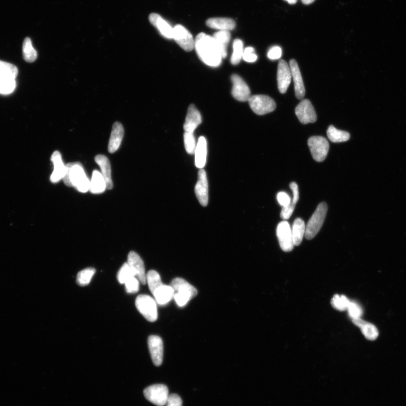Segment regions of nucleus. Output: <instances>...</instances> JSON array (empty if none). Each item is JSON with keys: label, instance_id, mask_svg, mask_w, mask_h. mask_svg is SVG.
I'll return each mask as SVG.
<instances>
[{"label": "nucleus", "instance_id": "34", "mask_svg": "<svg viewBox=\"0 0 406 406\" xmlns=\"http://www.w3.org/2000/svg\"><path fill=\"white\" fill-rule=\"evenodd\" d=\"M243 43L240 39H236L233 43V53L231 58V63L233 65L239 64L241 59H243L244 53Z\"/></svg>", "mask_w": 406, "mask_h": 406}, {"label": "nucleus", "instance_id": "47", "mask_svg": "<svg viewBox=\"0 0 406 406\" xmlns=\"http://www.w3.org/2000/svg\"><path fill=\"white\" fill-rule=\"evenodd\" d=\"M290 187L293 192V195H294L292 202L294 204H296L299 199V188H298V185L294 182L290 183Z\"/></svg>", "mask_w": 406, "mask_h": 406}, {"label": "nucleus", "instance_id": "44", "mask_svg": "<svg viewBox=\"0 0 406 406\" xmlns=\"http://www.w3.org/2000/svg\"><path fill=\"white\" fill-rule=\"evenodd\" d=\"M295 205L296 204H294L291 202L289 206L283 207L280 213L281 218L284 220L289 219L291 217L293 212L294 211Z\"/></svg>", "mask_w": 406, "mask_h": 406}, {"label": "nucleus", "instance_id": "9", "mask_svg": "<svg viewBox=\"0 0 406 406\" xmlns=\"http://www.w3.org/2000/svg\"><path fill=\"white\" fill-rule=\"evenodd\" d=\"M276 235L283 251L289 253L294 249L295 245L293 241L292 230L289 223L284 221L277 225Z\"/></svg>", "mask_w": 406, "mask_h": 406}, {"label": "nucleus", "instance_id": "16", "mask_svg": "<svg viewBox=\"0 0 406 406\" xmlns=\"http://www.w3.org/2000/svg\"><path fill=\"white\" fill-rule=\"evenodd\" d=\"M148 346L152 361L156 366H160L163 360V342L162 339L156 335L148 338Z\"/></svg>", "mask_w": 406, "mask_h": 406}, {"label": "nucleus", "instance_id": "12", "mask_svg": "<svg viewBox=\"0 0 406 406\" xmlns=\"http://www.w3.org/2000/svg\"><path fill=\"white\" fill-rule=\"evenodd\" d=\"M292 78L290 65L285 60L279 61L277 71V87L282 94H285Z\"/></svg>", "mask_w": 406, "mask_h": 406}, {"label": "nucleus", "instance_id": "2", "mask_svg": "<svg viewBox=\"0 0 406 406\" xmlns=\"http://www.w3.org/2000/svg\"><path fill=\"white\" fill-rule=\"evenodd\" d=\"M66 170L63 178L69 187H75L81 193H86L90 189V180L80 163H70L66 165Z\"/></svg>", "mask_w": 406, "mask_h": 406}, {"label": "nucleus", "instance_id": "36", "mask_svg": "<svg viewBox=\"0 0 406 406\" xmlns=\"http://www.w3.org/2000/svg\"><path fill=\"white\" fill-rule=\"evenodd\" d=\"M351 301L344 295H335L331 300V305L337 310L343 311L347 310Z\"/></svg>", "mask_w": 406, "mask_h": 406}, {"label": "nucleus", "instance_id": "7", "mask_svg": "<svg viewBox=\"0 0 406 406\" xmlns=\"http://www.w3.org/2000/svg\"><path fill=\"white\" fill-rule=\"evenodd\" d=\"M311 155L316 162H322L325 160L330 148L327 139L322 136H313L308 140Z\"/></svg>", "mask_w": 406, "mask_h": 406}, {"label": "nucleus", "instance_id": "31", "mask_svg": "<svg viewBox=\"0 0 406 406\" xmlns=\"http://www.w3.org/2000/svg\"><path fill=\"white\" fill-rule=\"evenodd\" d=\"M18 74L16 66L0 60V78L7 79L15 80Z\"/></svg>", "mask_w": 406, "mask_h": 406}, {"label": "nucleus", "instance_id": "3", "mask_svg": "<svg viewBox=\"0 0 406 406\" xmlns=\"http://www.w3.org/2000/svg\"><path fill=\"white\" fill-rule=\"evenodd\" d=\"M174 291L173 299L180 307L186 305L188 303L198 295V291L192 285L181 277H176L170 285Z\"/></svg>", "mask_w": 406, "mask_h": 406}, {"label": "nucleus", "instance_id": "33", "mask_svg": "<svg viewBox=\"0 0 406 406\" xmlns=\"http://www.w3.org/2000/svg\"><path fill=\"white\" fill-rule=\"evenodd\" d=\"M146 284H148L149 289H150L152 294L158 288L164 285L162 282L160 275L155 270H150L147 272L146 274Z\"/></svg>", "mask_w": 406, "mask_h": 406}, {"label": "nucleus", "instance_id": "45", "mask_svg": "<svg viewBox=\"0 0 406 406\" xmlns=\"http://www.w3.org/2000/svg\"><path fill=\"white\" fill-rule=\"evenodd\" d=\"M166 406H182V400L177 394H169Z\"/></svg>", "mask_w": 406, "mask_h": 406}, {"label": "nucleus", "instance_id": "41", "mask_svg": "<svg viewBox=\"0 0 406 406\" xmlns=\"http://www.w3.org/2000/svg\"><path fill=\"white\" fill-rule=\"evenodd\" d=\"M124 285L126 291L129 294L136 293L140 289V281L136 276L132 277V278L127 281Z\"/></svg>", "mask_w": 406, "mask_h": 406}, {"label": "nucleus", "instance_id": "49", "mask_svg": "<svg viewBox=\"0 0 406 406\" xmlns=\"http://www.w3.org/2000/svg\"><path fill=\"white\" fill-rule=\"evenodd\" d=\"M285 1L290 4H295L297 2V0H285Z\"/></svg>", "mask_w": 406, "mask_h": 406}, {"label": "nucleus", "instance_id": "37", "mask_svg": "<svg viewBox=\"0 0 406 406\" xmlns=\"http://www.w3.org/2000/svg\"><path fill=\"white\" fill-rule=\"evenodd\" d=\"M134 276H136L134 272H133L129 265L126 263L121 266L119 272H118L117 279L120 284H125L127 281Z\"/></svg>", "mask_w": 406, "mask_h": 406}, {"label": "nucleus", "instance_id": "32", "mask_svg": "<svg viewBox=\"0 0 406 406\" xmlns=\"http://www.w3.org/2000/svg\"><path fill=\"white\" fill-rule=\"evenodd\" d=\"M23 55L24 59L28 63H34L38 58L37 51L34 48L32 41L29 38H26L24 40Z\"/></svg>", "mask_w": 406, "mask_h": 406}, {"label": "nucleus", "instance_id": "30", "mask_svg": "<svg viewBox=\"0 0 406 406\" xmlns=\"http://www.w3.org/2000/svg\"><path fill=\"white\" fill-rule=\"evenodd\" d=\"M327 134L330 140L334 143L346 142L351 138V135L348 132L337 130L333 126L328 127Z\"/></svg>", "mask_w": 406, "mask_h": 406}, {"label": "nucleus", "instance_id": "40", "mask_svg": "<svg viewBox=\"0 0 406 406\" xmlns=\"http://www.w3.org/2000/svg\"><path fill=\"white\" fill-rule=\"evenodd\" d=\"M347 311H348L349 316L354 320L361 318L363 314V310L362 307L355 302L351 301L349 304Z\"/></svg>", "mask_w": 406, "mask_h": 406}, {"label": "nucleus", "instance_id": "42", "mask_svg": "<svg viewBox=\"0 0 406 406\" xmlns=\"http://www.w3.org/2000/svg\"><path fill=\"white\" fill-rule=\"evenodd\" d=\"M243 59L246 63H254L258 60V55L255 53V49L253 47L246 48L244 50Z\"/></svg>", "mask_w": 406, "mask_h": 406}, {"label": "nucleus", "instance_id": "8", "mask_svg": "<svg viewBox=\"0 0 406 406\" xmlns=\"http://www.w3.org/2000/svg\"><path fill=\"white\" fill-rule=\"evenodd\" d=\"M143 393L149 402L158 406L166 405L169 395L168 388L163 384L151 385L146 388Z\"/></svg>", "mask_w": 406, "mask_h": 406}, {"label": "nucleus", "instance_id": "46", "mask_svg": "<svg viewBox=\"0 0 406 406\" xmlns=\"http://www.w3.org/2000/svg\"><path fill=\"white\" fill-rule=\"evenodd\" d=\"M282 54L281 48L278 46H274L269 50L268 56L270 59L276 60L280 58Z\"/></svg>", "mask_w": 406, "mask_h": 406}, {"label": "nucleus", "instance_id": "28", "mask_svg": "<svg viewBox=\"0 0 406 406\" xmlns=\"http://www.w3.org/2000/svg\"><path fill=\"white\" fill-rule=\"evenodd\" d=\"M107 189L106 183L104 176L101 172L95 170L92 172L91 181H90V192L92 194H101Z\"/></svg>", "mask_w": 406, "mask_h": 406}, {"label": "nucleus", "instance_id": "5", "mask_svg": "<svg viewBox=\"0 0 406 406\" xmlns=\"http://www.w3.org/2000/svg\"><path fill=\"white\" fill-rule=\"evenodd\" d=\"M137 310L149 322H153L158 319L157 303L147 295H139L136 300Z\"/></svg>", "mask_w": 406, "mask_h": 406}, {"label": "nucleus", "instance_id": "17", "mask_svg": "<svg viewBox=\"0 0 406 406\" xmlns=\"http://www.w3.org/2000/svg\"><path fill=\"white\" fill-rule=\"evenodd\" d=\"M289 65L292 72V78L294 81L296 97L297 99L302 100L304 99L305 95V88L299 65L294 59L290 61Z\"/></svg>", "mask_w": 406, "mask_h": 406}, {"label": "nucleus", "instance_id": "29", "mask_svg": "<svg viewBox=\"0 0 406 406\" xmlns=\"http://www.w3.org/2000/svg\"><path fill=\"white\" fill-rule=\"evenodd\" d=\"M291 230L294 245H300L305 234L306 225L304 221L300 218L296 219Z\"/></svg>", "mask_w": 406, "mask_h": 406}, {"label": "nucleus", "instance_id": "11", "mask_svg": "<svg viewBox=\"0 0 406 406\" xmlns=\"http://www.w3.org/2000/svg\"><path fill=\"white\" fill-rule=\"evenodd\" d=\"M295 114L302 124L314 123L317 116L314 107L309 100H302L295 109Z\"/></svg>", "mask_w": 406, "mask_h": 406}, {"label": "nucleus", "instance_id": "20", "mask_svg": "<svg viewBox=\"0 0 406 406\" xmlns=\"http://www.w3.org/2000/svg\"><path fill=\"white\" fill-rule=\"evenodd\" d=\"M51 161L54 165V171L51 174L50 181L53 183H57L61 180L65 176L66 167L65 165L61 155L59 151H56L53 152L51 157Z\"/></svg>", "mask_w": 406, "mask_h": 406}, {"label": "nucleus", "instance_id": "18", "mask_svg": "<svg viewBox=\"0 0 406 406\" xmlns=\"http://www.w3.org/2000/svg\"><path fill=\"white\" fill-rule=\"evenodd\" d=\"M202 116L194 105L189 106L183 129L186 132L194 133L197 127L201 124Z\"/></svg>", "mask_w": 406, "mask_h": 406}, {"label": "nucleus", "instance_id": "23", "mask_svg": "<svg viewBox=\"0 0 406 406\" xmlns=\"http://www.w3.org/2000/svg\"><path fill=\"white\" fill-rule=\"evenodd\" d=\"M95 161L101 168V173L105 179L107 189L111 190L113 188V183L111 164L109 159L105 155H98L95 158Z\"/></svg>", "mask_w": 406, "mask_h": 406}, {"label": "nucleus", "instance_id": "15", "mask_svg": "<svg viewBox=\"0 0 406 406\" xmlns=\"http://www.w3.org/2000/svg\"><path fill=\"white\" fill-rule=\"evenodd\" d=\"M127 264L134 272L135 276L141 284H146V274L145 265L141 257L135 252L132 251L128 255Z\"/></svg>", "mask_w": 406, "mask_h": 406}, {"label": "nucleus", "instance_id": "24", "mask_svg": "<svg viewBox=\"0 0 406 406\" xmlns=\"http://www.w3.org/2000/svg\"><path fill=\"white\" fill-rule=\"evenodd\" d=\"M352 321L354 325L361 328L363 335L368 340L373 341L379 336L378 328L372 324L362 320L361 318L354 319Z\"/></svg>", "mask_w": 406, "mask_h": 406}, {"label": "nucleus", "instance_id": "1", "mask_svg": "<svg viewBox=\"0 0 406 406\" xmlns=\"http://www.w3.org/2000/svg\"><path fill=\"white\" fill-rule=\"evenodd\" d=\"M194 48L203 63L212 68L222 64L223 56L211 36L204 33L198 35L195 40Z\"/></svg>", "mask_w": 406, "mask_h": 406}, {"label": "nucleus", "instance_id": "14", "mask_svg": "<svg viewBox=\"0 0 406 406\" xmlns=\"http://www.w3.org/2000/svg\"><path fill=\"white\" fill-rule=\"evenodd\" d=\"M195 192L200 204L206 207L208 203V182L206 172L200 169L198 172V180L195 187Z\"/></svg>", "mask_w": 406, "mask_h": 406}, {"label": "nucleus", "instance_id": "4", "mask_svg": "<svg viewBox=\"0 0 406 406\" xmlns=\"http://www.w3.org/2000/svg\"><path fill=\"white\" fill-rule=\"evenodd\" d=\"M327 210V204L326 203H321L318 205L315 212L306 226L305 236L306 239H313L320 231L325 222Z\"/></svg>", "mask_w": 406, "mask_h": 406}, {"label": "nucleus", "instance_id": "10", "mask_svg": "<svg viewBox=\"0 0 406 406\" xmlns=\"http://www.w3.org/2000/svg\"><path fill=\"white\" fill-rule=\"evenodd\" d=\"M173 39L185 51H191L194 49L195 40L192 35L182 25H176L173 28Z\"/></svg>", "mask_w": 406, "mask_h": 406}, {"label": "nucleus", "instance_id": "13", "mask_svg": "<svg viewBox=\"0 0 406 406\" xmlns=\"http://www.w3.org/2000/svg\"><path fill=\"white\" fill-rule=\"evenodd\" d=\"M231 79L233 83L231 93L234 99L240 102L248 101L251 96L248 85L237 75L234 74L231 76Z\"/></svg>", "mask_w": 406, "mask_h": 406}, {"label": "nucleus", "instance_id": "39", "mask_svg": "<svg viewBox=\"0 0 406 406\" xmlns=\"http://www.w3.org/2000/svg\"><path fill=\"white\" fill-rule=\"evenodd\" d=\"M184 143L185 149L189 154L193 155L195 153L197 143L194 136V133L185 132L184 136Z\"/></svg>", "mask_w": 406, "mask_h": 406}, {"label": "nucleus", "instance_id": "38", "mask_svg": "<svg viewBox=\"0 0 406 406\" xmlns=\"http://www.w3.org/2000/svg\"><path fill=\"white\" fill-rule=\"evenodd\" d=\"M15 88H16V81H15V80L0 78V95H9L12 94Z\"/></svg>", "mask_w": 406, "mask_h": 406}, {"label": "nucleus", "instance_id": "26", "mask_svg": "<svg viewBox=\"0 0 406 406\" xmlns=\"http://www.w3.org/2000/svg\"><path fill=\"white\" fill-rule=\"evenodd\" d=\"M207 25L210 28L219 30H233L236 26L234 20L228 18H212L207 20Z\"/></svg>", "mask_w": 406, "mask_h": 406}, {"label": "nucleus", "instance_id": "43", "mask_svg": "<svg viewBox=\"0 0 406 406\" xmlns=\"http://www.w3.org/2000/svg\"><path fill=\"white\" fill-rule=\"evenodd\" d=\"M277 200L282 207L289 206L292 202L289 195L285 192H280L277 194Z\"/></svg>", "mask_w": 406, "mask_h": 406}, {"label": "nucleus", "instance_id": "21", "mask_svg": "<svg viewBox=\"0 0 406 406\" xmlns=\"http://www.w3.org/2000/svg\"><path fill=\"white\" fill-rule=\"evenodd\" d=\"M124 135V130L121 123L115 122L112 126L109 147H108V150L110 153H114L119 148Z\"/></svg>", "mask_w": 406, "mask_h": 406}, {"label": "nucleus", "instance_id": "22", "mask_svg": "<svg viewBox=\"0 0 406 406\" xmlns=\"http://www.w3.org/2000/svg\"><path fill=\"white\" fill-rule=\"evenodd\" d=\"M194 153L195 166L198 168L203 169L206 164L207 156V143L204 137L199 138Z\"/></svg>", "mask_w": 406, "mask_h": 406}, {"label": "nucleus", "instance_id": "25", "mask_svg": "<svg viewBox=\"0 0 406 406\" xmlns=\"http://www.w3.org/2000/svg\"><path fill=\"white\" fill-rule=\"evenodd\" d=\"M157 304L165 305L173 299L174 291L171 286L163 285L152 294Z\"/></svg>", "mask_w": 406, "mask_h": 406}, {"label": "nucleus", "instance_id": "19", "mask_svg": "<svg viewBox=\"0 0 406 406\" xmlns=\"http://www.w3.org/2000/svg\"><path fill=\"white\" fill-rule=\"evenodd\" d=\"M149 20L163 37L168 39H173V28L160 15L152 13L149 16Z\"/></svg>", "mask_w": 406, "mask_h": 406}, {"label": "nucleus", "instance_id": "48", "mask_svg": "<svg viewBox=\"0 0 406 406\" xmlns=\"http://www.w3.org/2000/svg\"><path fill=\"white\" fill-rule=\"evenodd\" d=\"M303 4L305 5H309L312 4L315 0H301Z\"/></svg>", "mask_w": 406, "mask_h": 406}, {"label": "nucleus", "instance_id": "27", "mask_svg": "<svg viewBox=\"0 0 406 406\" xmlns=\"http://www.w3.org/2000/svg\"><path fill=\"white\" fill-rule=\"evenodd\" d=\"M213 38L223 56L225 58L227 56L228 46L231 39V34L228 30H219L215 33Z\"/></svg>", "mask_w": 406, "mask_h": 406}, {"label": "nucleus", "instance_id": "35", "mask_svg": "<svg viewBox=\"0 0 406 406\" xmlns=\"http://www.w3.org/2000/svg\"><path fill=\"white\" fill-rule=\"evenodd\" d=\"M95 273L96 269L92 268H88L81 270L77 275V283L82 287L87 286L90 284L92 277Z\"/></svg>", "mask_w": 406, "mask_h": 406}, {"label": "nucleus", "instance_id": "6", "mask_svg": "<svg viewBox=\"0 0 406 406\" xmlns=\"http://www.w3.org/2000/svg\"><path fill=\"white\" fill-rule=\"evenodd\" d=\"M252 110L258 115H264L273 112L276 107V103L271 97L265 95L251 96L248 100Z\"/></svg>", "mask_w": 406, "mask_h": 406}]
</instances>
